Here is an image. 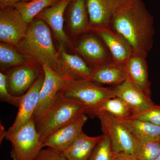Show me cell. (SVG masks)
Returning a JSON list of instances; mask_svg holds the SVG:
<instances>
[{
  "instance_id": "obj_7",
  "label": "cell",
  "mask_w": 160,
  "mask_h": 160,
  "mask_svg": "<svg viewBox=\"0 0 160 160\" xmlns=\"http://www.w3.org/2000/svg\"><path fill=\"white\" fill-rule=\"evenodd\" d=\"M28 24L13 6L0 10V40L1 42L17 46L26 36Z\"/></svg>"
},
{
  "instance_id": "obj_11",
  "label": "cell",
  "mask_w": 160,
  "mask_h": 160,
  "mask_svg": "<svg viewBox=\"0 0 160 160\" xmlns=\"http://www.w3.org/2000/svg\"><path fill=\"white\" fill-rule=\"evenodd\" d=\"M96 33L108 49L113 62L125 65L133 52L129 43L117 32L109 26L90 29Z\"/></svg>"
},
{
  "instance_id": "obj_22",
  "label": "cell",
  "mask_w": 160,
  "mask_h": 160,
  "mask_svg": "<svg viewBox=\"0 0 160 160\" xmlns=\"http://www.w3.org/2000/svg\"><path fill=\"white\" fill-rule=\"evenodd\" d=\"M105 112L120 120L129 118L132 116L131 109L126 102L121 98H109L91 109L85 112L90 117H96L99 113Z\"/></svg>"
},
{
  "instance_id": "obj_19",
  "label": "cell",
  "mask_w": 160,
  "mask_h": 160,
  "mask_svg": "<svg viewBox=\"0 0 160 160\" xmlns=\"http://www.w3.org/2000/svg\"><path fill=\"white\" fill-rule=\"evenodd\" d=\"M128 79L125 65L108 63L93 68L90 81L99 84L114 87L122 84Z\"/></svg>"
},
{
  "instance_id": "obj_16",
  "label": "cell",
  "mask_w": 160,
  "mask_h": 160,
  "mask_svg": "<svg viewBox=\"0 0 160 160\" xmlns=\"http://www.w3.org/2000/svg\"><path fill=\"white\" fill-rule=\"evenodd\" d=\"M41 74L34 66L26 64L17 66L6 75L9 91L15 96L23 95Z\"/></svg>"
},
{
  "instance_id": "obj_28",
  "label": "cell",
  "mask_w": 160,
  "mask_h": 160,
  "mask_svg": "<svg viewBox=\"0 0 160 160\" xmlns=\"http://www.w3.org/2000/svg\"><path fill=\"white\" fill-rule=\"evenodd\" d=\"M22 96H15L9 91L7 86V76L3 72H0V100L1 102L18 108L22 100Z\"/></svg>"
},
{
  "instance_id": "obj_27",
  "label": "cell",
  "mask_w": 160,
  "mask_h": 160,
  "mask_svg": "<svg viewBox=\"0 0 160 160\" xmlns=\"http://www.w3.org/2000/svg\"><path fill=\"white\" fill-rule=\"evenodd\" d=\"M115 153L108 136L103 134L89 160H114Z\"/></svg>"
},
{
  "instance_id": "obj_30",
  "label": "cell",
  "mask_w": 160,
  "mask_h": 160,
  "mask_svg": "<svg viewBox=\"0 0 160 160\" xmlns=\"http://www.w3.org/2000/svg\"><path fill=\"white\" fill-rule=\"evenodd\" d=\"M34 160H68L62 152L47 147L42 149Z\"/></svg>"
},
{
  "instance_id": "obj_23",
  "label": "cell",
  "mask_w": 160,
  "mask_h": 160,
  "mask_svg": "<svg viewBox=\"0 0 160 160\" xmlns=\"http://www.w3.org/2000/svg\"><path fill=\"white\" fill-rule=\"evenodd\" d=\"M121 120L138 141H160V126L133 118Z\"/></svg>"
},
{
  "instance_id": "obj_20",
  "label": "cell",
  "mask_w": 160,
  "mask_h": 160,
  "mask_svg": "<svg viewBox=\"0 0 160 160\" xmlns=\"http://www.w3.org/2000/svg\"><path fill=\"white\" fill-rule=\"evenodd\" d=\"M66 11L72 34H80L88 31L89 19L86 0H71Z\"/></svg>"
},
{
  "instance_id": "obj_14",
  "label": "cell",
  "mask_w": 160,
  "mask_h": 160,
  "mask_svg": "<svg viewBox=\"0 0 160 160\" xmlns=\"http://www.w3.org/2000/svg\"><path fill=\"white\" fill-rule=\"evenodd\" d=\"M128 0H86L89 15L88 31L108 26L114 13Z\"/></svg>"
},
{
  "instance_id": "obj_8",
  "label": "cell",
  "mask_w": 160,
  "mask_h": 160,
  "mask_svg": "<svg viewBox=\"0 0 160 160\" xmlns=\"http://www.w3.org/2000/svg\"><path fill=\"white\" fill-rule=\"evenodd\" d=\"M80 38L75 49L92 68L97 66L113 63L110 52L102 40L92 31Z\"/></svg>"
},
{
  "instance_id": "obj_12",
  "label": "cell",
  "mask_w": 160,
  "mask_h": 160,
  "mask_svg": "<svg viewBox=\"0 0 160 160\" xmlns=\"http://www.w3.org/2000/svg\"><path fill=\"white\" fill-rule=\"evenodd\" d=\"M54 71L72 79L90 80L93 68L79 55L69 54L62 46Z\"/></svg>"
},
{
  "instance_id": "obj_4",
  "label": "cell",
  "mask_w": 160,
  "mask_h": 160,
  "mask_svg": "<svg viewBox=\"0 0 160 160\" xmlns=\"http://www.w3.org/2000/svg\"><path fill=\"white\" fill-rule=\"evenodd\" d=\"M60 92L63 97L86 106V111L105 100L115 97L112 87H103L85 79H67Z\"/></svg>"
},
{
  "instance_id": "obj_25",
  "label": "cell",
  "mask_w": 160,
  "mask_h": 160,
  "mask_svg": "<svg viewBox=\"0 0 160 160\" xmlns=\"http://www.w3.org/2000/svg\"><path fill=\"white\" fill-rule=\"evenodd\" d=\"M26 58L21 52L17 51L12 45L8 43H0V65L2 70L12 67L24 65Z\"/></svg>"
},
{
  "instance_id": "obj_15",
  "label": "cell",
  "mask_w": 160,
  "mask_h": 160,
  "mask_svg": "<svg viewBox=\"0 0 160 160\" xmlns=\"http://www.w3.org/2000/svg\"><path fill=\"white\" fill-rule=\"evenodd\" d=\"M112 87L115 97L121 98L129 106L132 112V116L144 112L154 106L150 97L128 78L122 84Z\"/></svg>"
},
{
  "instance_id": "obj_31",
  "label": "cell",
  "mask_w": 160,
  "mask_h": 160,
  "mask_svg": "<svg viewBox=\"0 0 160 160\" xmlns=\"http://www.w3.org/2000/svg\"><path fill=\"white\" fill-rule=\"evenodd\" d=\"M32 0H0V9L9 6H13L18 3L29 2Z\"/></svg>"
},
{
  "instance_id": "obj_1",
  "label": "cell",
  "mask_w": 160,
  "mask_h": 160,
  "mask_svg": "<svg viewBox=\"0 0 160 160\" xmlns=\"http://www.w3.org/2000/svg\"><path fill=\"white\" fill-rule=\"evenodd\" d=\"M133 51L147 55L153 46L154 18L142 0H128L113 15L109 26Z\"/></svg>"
},
{
  "instance_id": "obj_18",
  "label": "cell",
  "mask_w": 160,
  "mask_h": 160,
  "mask_svg": "<svg viewBox=\"0 0 160 160\" xmlns=\"http://www.w3.org/2000/svg\"><path fill=\"white\" fill-rule=\"evenodd\" d=\"M71 0H60L53 6L44 9L35 18L48 24L59 42L62 44L69 41L64 30V14Z\"/></svg>"
},
{
  "instance_id": "obj_32",
  "label": "cell",
  "mask_w": 160,
  "mask_h": 160,
  "mask_svg": "<svg viewBox=\"0 0 160 160\" xmlns=\"http://www.w3.org/2000/svg\"><path fill=\"white\" fill-rule=\"evenodd\" d=\"M114 160H136L134 158L124 154H115Z\"/></svg>"
},
{
  "instance_id": "obj_5",
  "label": "cell",
  "mask_w": 160,
  "mask_h": 160,
  "mask_svg": "<svg viewBox=\"0 0 160 160\" xmlns=\"http://www.w3.org/2000/svg\"><path fill=\"white\" fill-rule=\"evenodd\" d=\"M3 138L11 143L13 160H34L43 149L33 118L18 131H5Z\"/></svg>"
},
{
  "instance_id": "obj_3",
  "label": "cell",
  "mask_w": 160,
  "mask_h": 160,
  "mask_svg": "<svg viewBox=\"0 0 160 160\" xmlns=\"http://www.w3.org/2000/svg\"><path fill=\"white\" fill-rule=\"evenodd\" d=\"M86 110V106L63 97L59 92L41 117L34 121L42 145L51 133L79 115L85 113Z\"/></svg>"
},
{
  "instance_id": "obj_26",
  "label": "cell",
  "mask_w": 160,
  "mask_h": 160,
  "mask_svg": "<svg viewBox=\"0 0 160 160\" xmlns=\"http://www.w3.org/2000/svg\"><path fill=\"white\" fill-rule=\"evenodd\" d=\"M160 155V141H139L135 154L136 160H154Z\"/></svg>"
},
{
  "instance_id": "obj_29",
  "label": "cell",
  "mask_w": 160,
  "mask_h": 160,
  "mask_svg": "<svg viewBox=\"0 0 160 160\" xmlns=\"http://www.w3.org/2000/svg\"><path fill=\"white\" fill-rule=\"evenodd\" d=\"M130 118L146 121L160 126V106L154 105L144 112L137 115L132 116Z\"/></svg>"
},
{
  "instance_id": "obj_33",
  "label": "cell",
  "mask_w": 160,
  "mask_h": 160,
  "mask_svg": "<svg viewBox=\"0 0 160 160\" xmlns=\"http://www.w3.org/2000/svg\"><path fill=\"white\" fill-rule=\"evenodd\" d=\"M154 160H160V155L158 157Z\"/></svg>"
},
{
  "instance_id": "obj_2",
  "label": "cell",
  "mask_w": 160,
  "mask_h": 160,
  "mask_svg": "<svg viewBox=\"0 0 160 160\" xmlns=\"http://www.w3.org/2000/svg\"><path fill=\"white\" fill-rule=\"evenodd\" d=\"M28 28L26 36L17 46L21 53L42 66L54 70L58 61L51 33L46 23L37 18Z\"/></svg>"
},
{
  "instance_id": "obj_13",
  "label": "cell",
  "mask_w": 160,
  "mask_h": 160,
  "mask_svg": "<svg viewBox=\"0 0 160 160\" xmlns=\"http://www.w3.org/2000/svg\"><path fill=\"white\" fill-rule=\"evenodd\" d=\"M44 81V72L40 75L30 89L22 95V100L18 107L14 122L8 129V132L18 131L33 118L39 99L40 92Z\"/></svg>"
},
{
  "instance_id": "obj_17",
  "label": "cell",
  "mask_w": 160,
  "mask_h": 160,
  "mask_svg": "<svg viewBox=\"0 0 160 160\" xmlns=\"http://www.w3.org/2000/svg\"><path fill=\"white\" fill-rule=\"evenodd\" d=\"M147 56L133 51L125 65V67L128 78L150 97L151 84L149 79L148 66L146 59Z\"/></svg>"
},
{
  "instance_id": "obj_21",
  "label": "cell",
  "mask_w": 160,
  "mask_h": 160,
  "mask_svg": "<svg viewBox=\"0 0 160 160\" xmlns=\"http://www.w3.org/2000/svg\"><path fill=\"white\" fill-rule=\"evenodd\" d=\"M102 136L90 137L82 131L62 154L68 160H89Z\"/></svg>"
},
{
  "instance_id": "obj_9",
  "label": "cell",
  "mask_w": 160,
  "mask_h": 160,
  "mask_svg": "<svg viewBox=\"0 0 160 160\" xmlns=\"http://www.w3.org/2000/svg\"><path fill=\"white\" fill-rule=\"evenodd\" d=\"M87 120L86 113L78 116L51 133L42 143V148L49 147L63 152L83 131V127Z\"/></svg>"
},
{
  "instance_id": "obj_10",
  "label": "cell",
  "mask_w": 160,
  "mask_h": 160,
  "mask_svg": "<svg viewBox=\"0 0 160 160\" xmlns=\"http://www.w3.org/2000/svg\"><path fill=\"white\" fill-rule=\"evenodd\" d=\"M44 81L40 92L37 107L33 114L34 121L38 120L53 102L62 88L66 80L70 78L57 73L47 66H43Z\"/></svg>"
},
{
  "instance_id": "obj_24",
  "label": "cell",
  "mask_w": 160,
  "mask_h": 160,
  "mask_svg": "<svg viewBox=\"0 0 160 160\" xmlns=\"http://www.w3.org/2000/svg\"><path fill=\"white\" fill-rule=\"evenodd\" d=\"M60 0H32L15 4V7L27 24L31 23L33 18L44 9L53 6Z\"/></svg>"
},
{
  "instance_id": "obj_6",
  "label": "cell",
  "mask_w": 160,
  "mask_h": 160,
  "mask_svg": "<svg viewBox=\"0 0 160 160\" xmlns=\"http://www.w3.org/2000/svg\"><path fill=\"white\" fill-rule=\"evenodd\" d=\"M103 134L108 136L115 154L127 155L135 158L139 141L124 123L117 118L102 112L97 116Z\"/></svg>"
}]
</instances>
